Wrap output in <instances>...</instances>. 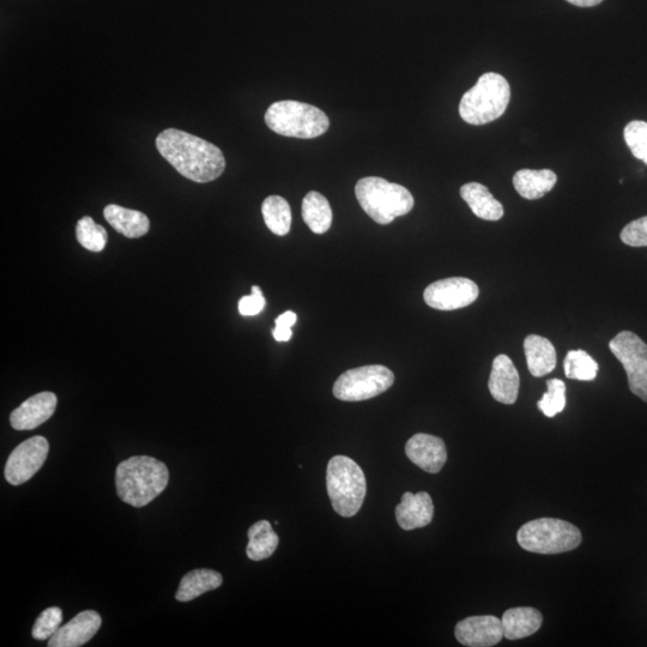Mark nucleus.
<instances>
[{"label":"nucleus","instance_id":"obj_1","mask_svg":"<svg viewBox=\"0 0 647 647\" xmlns=\"http://www.w3.org/2000/svg\"><path fill=\"white\" fill-rule=\"evenodd\" d=\"M156 148L183 177L195 183H210L226 169L221 149L191 133L177 129L162 131L156 138Z\"/></svg>","mask_w":647,"mask_h":647},{"label":"nucleus","instance_id":"obj_2","mask_svg":"<svg viewBox=\"0 0 647 647\" xmlns=\"http://www.w3.org/2000/svg\"><path fill=\"white\" fill-rule=\"evenodd\" d=\"M168 482L167 465L153 457H131L117 468L118 497L133 507L147 506L165 491Z\"/></svg>","mask_w":647,"mask_h":647},{"label":"nucleus","instance_id":"obj_3","mask_svg":"<svg viewBox=\"0 0 647 647\" xmlns=\"http://www.w3.org/2000/svg\"><path fill=\"white\" fill-rule=\"evenodd\" d=\"M355 196L365 213L383 226L409 214L415 204L413 195L404 186L378 177L360 179Z\"/></svg>","mask_w":647,"mask_h":647},{"label":"nucleus","instance_id":"obj_4","mask_svg":"<svg viewBox=\"0 0 647 647\" xmlns=\"http://www.w3.org/2000/svg\"><path fill=\"white\" fill-rule=\"evenodd\" d=\"M511 88L504 76L487 72L463 95L459 114L465 123L486 125L499 119L510 104Z\"/></svg>","mask_w":647,"mask_h":647},{"label":"nucleus","instance_id":"obj_5","mask_svg":"<svg viewBox=\"0 0 647 647\" xmlns=\"http://www.w3.org/2000/svg\"><path fill=\"white\" fill-rule=\"evenodd\" d=\"M326 488L332 507L342 517H354L366 498L367 483L359 464L346 456L330 459Z\"/></svg>","mask_w":647,"mask_h":647},{"label":"nucleus","instance_id":"obj_6","mask_svg":"<svg viewBox=\"0 0 647 647\" xmlns=\"http://www.w3.org/2000/svg\"><path fill=\"white\" fill-rule=\"evenodd\" d=\"M265 123L278 135L311 139L324 135L330 126L328 116L319 108L299 101H278L265 113Z\"/></svg>","mask_w":647,"mask_h":647},{"label":"nucleus","instance_id":"obj_7","mask_svg":"<svg viewBox=\"0 0 647 647\" xmlns=\"http://www.w3.org/2000/svg\"><path fill=\"white\" fill-rule=\"evenodd\" d=\"M582 540V531L576 525L556 518L531 520L517 534L519 546L526 552L544 555L571 552Z\"/></svg>","mask_w":647,"mask_h":647},{"label":"nucleus","instance_id":"obj_8","mask_svg":"<svg viewBox=\"0 0 647 647\" xmlns=\"http://www.w3.org/2000/svg\"><path fill=\"white\" fill-rule=\"evenodd\" d=\"M395 383V374L388 367L371 365L344 372L336 380L334 395L343 402L367 401L382 395Z\"/></svg>","mask_w":647,"mask_h":647},{"label":"nucleus","instance_id":"obj_9","mask_svg":"<svg viewBox=\"0 0 647 647\" xmlns=\"http://www.w3.org/2000/svg\"><path fill=\"white\" fill-rule=\"evenodd\" d=\"M627 373L633 395L647 403V344L631 331H621L609 343Z\"/></svg>","mask_w":647,"mask_h":647},{"label":"nucleus","instance_id":"obj_10","mask_svg":"<svg viewBox=\"0 0 647 647\" xmlns=\"http://www.w3.org/2000/svg\"><path fill=\"white\" fill-rule=\"evenodd\" d=\"M479 294V286L474 281L465 277H451L429 284L423 299L434 310L455 311L473 304Z\"/></svg>","mask_w":647,"mask_h":647},{"label":"nucleus","instance_id":"obj_11","mask_svg":"<svg viewBox=\"0 0 647 647\" xmlns=\"http://www.w3.org/2000/svg\"><path fill=\"white\" fill-rule=\"evenodd\" d=\"M50 445L44 437H33L18 445L5 465V479L12 486H21L38 473L45 464Z\"/></svg>","mask_w":647,"mask_h":647},{"label":"nucleus","instance_id":"obj_12","mask_svg":"<svg viewBox=\"0 0 647 647\" xmlns=\"http://www.w3.org/2000/svg\"><path fill=\"white\" fill-rule=\"evenodd\" d=\"M455 636L464 646H495L504 638L503 622L493 615L470 616L458 622Z\"/></svg>","mask_w":647,"mask_h":647},{"label":"nucleus","instance_id":"obj_13","mask_svg":"<svg viewBox=\"0 0 647 647\" xmlns=\"http://www.w3.org/2000/svg\"><path fill=\"white\" fill-rule=\"evenodd\" d=\"M409 461L429 474H438L447 461V450L443 439L431 434H415L405 445Z\"/></svg>","mask_w":647,"mask_h":647},{"label":"nucleus","instance_id":"obj_14","mask_svg":"<svg viewBox=\"0 0 647 647\" xmlns=\"http://www.w3.org/2000/svg\"><path fill=\"white\" fill-rule=\"evenodd\" d=\"M58 399L53 392H40L24 401L10 415L11 427L16 431H32L50 420L56 411Z\"/></svg>","mask_w":647,"mask_h":647},{"label":"nucleus","instance_id":"obj_15","mask_svg":"<svg viewBox=\"0 0 647 647\" xmlns=\"http://www.w3.org/2000/svg\"><path fill=\"white\" fill-rule=\"evenodd\" d=\"M102 625L100 614L86 610L77 614L68 624L59 628L48 642L50 647H80L87 644L99 632Z\"/></svg>","mask_w":647,"mask_h":647},{"label":"nucleus","instance_id":"obj_16","mask_svg":"<svg viewBox=\"0 0 647 647\" xmlns=\"http://www.w3.org/2000/svg\"><path fill=\"white\" fill-rule=\"evenodd\" d=\"M519 373L509 356L501 354L493 361L488 388L495 401L515 404L519 393Z\"/></svg>","mask_w":647,"mask_h":647},{"label":"nucleus","instance_id":"obj_17","mask_svg":"<svg viewBox=\"0 0 647 647\" xmlns=\"http://www.w3.org/2000/svg\"><path fill=\"white\" fill-rule=\"evenodd\" d=\"M434 505L427 492L404 493L401 504L397 506V523L405 531L425 528L432 523Z\"/></svg>","mask_w":647,"mask_h":647},{"label":"nucleus","instance_id":"obj_18","mask_svg":"<svg viewBox=\"0 0 647 647\" xmlns=\"http://www.w3.org/2000/svg\"><path fill=\"white\" fill-rule=\"evenodd\" d=\"M104 216L106 221L126 238H142L145 234H148L150 229V221L147 215L138 210L120 207L117 204L107 205Z\"/></svg>","mask_w":647,"mask_h":647},{"label":"nucleus","instance_id":"obj_19","mask_svg":"<svg viewBox=\"0 0 647 647\" xmlns=\"http://www.w3.org/2000/svg\"><path fill=\"white\" fill-rule=\"evenodd\" d=\"M461 196L479 219L486 221L503 219L505 213L503 204L494 198L485 185L465 184L461 187Z\"/></svg>","mask_w":647,"mask_h":647},{"label":"nucleus","instance_id":"obj_20","mask_svg":"<svg viewBox=\"0 0 647 647\" xmlns=\"http://www.w3.org/2000/svg\"><path fill=\"white\" fill-rule=\"evenodd\" d=\"M504 637L519 640L532 636L540 630L543 616L540 610L531 607H517L506 610L503 619Z\"/></svg>","mask_w":647,"mask_h":647},{"label":"nucleus","instance_id":"obj_21","mask_svg":"<svg viewBox=\"0 0 647 647\" xmlns=\"http://www.w3.org/2000/svg\"><path fill=\"white\" fill-rule=\"evenodd\" d=\"M524 350L529 372L536 378L547 376L556 367V352L553 343L542 336L525 338Z\"/></svg>","mask_w":647,"mask_h":647},{"label":"nucleus","instance_id":"obj_22","mask_svg":"<svg viewBox=\"0 0 647 647\" xmlns=\"http://www.w3.org/2000/svg\"><path fill=\"white\" fill-rule=\"evenodd\" d=\"M556 183H558V177L550 169H541V171L522 169L513 177L515 189L520 196L529 199V201H535V199L546 196L548 192L554 189Z\"/></svg>","mask_w":647,"mask_h":647},{"label":"nucleus","instance_id":"obj_23","mask_svg":"<svg viewBox=\"0 0 647 647\" xmlns=\"http://www.w3.org/2000/svg\"><path fill=\"white\" fill-rule=\"evenodd\" d=\"M223 583L221 573L208 568L191 571L181 579L175 598L179 602H190L205 592L219 589Z\"/></svg>","mask_w":647,"mask_h":647},{"label":"nucleus","instance_id":"obj_24","mask_svg":"<svg viewBox=\"0 0 647 647\" xmlns=\"http://www.w3.org/2000/svg\"><path fill=\"white\" fill-rule=\"evenodd\" d=\"M302 219L314 234H325L332 225L331 205L322 193L308 192L302 201Z\"/></svg>","mask_w":647,"mask_h":647},{"label":"nucleus","instance_id":"obj_25","mask_svg":"<svg viewBox=\"0 0 647 647\" xmlns=\"http://www.w3.org/2000/svg\"><path fill=\"white\" fill-rule=\"evenodd\" d=\"M247 535H249V544H247L246 554L253 561L269 559L276 552L280 542V538L268 520H259L253 524Z\"/></svg>","mask_w":647,"mask_h":647},{"label":"nucleus","instance_id":"obj_26","mask_svg":"<svg viewBox=\"0 0 647 647\" xmlns=\"http://www.w3.org/2000/svg\"><path fill=\"white\" fill-rule=\"evenodd\" d=\"M265 225L278 237H284L292 228V209L286 199L280 196H270L262 205Z\"/></svg>","mask_w":647,"mask_h":647},{"label":"nucleus","instance_id":"obj_27","mask_svg":"<svg viewBox=\"0 0 647 647\" xmlns=\"http://www.w3.org/2000/svg\"><path fill=\"white\" fill-rule=\"evenodd\" d=\"M564 370L568 379L592 382L597 377L598 364L585 350H571L564 361Z\"/></svg>","mask_w":647,"mask_h":647},{"label":"nucleus","instance_id":"obj_28","mask_svg":"<svg viewBox=\"0 0 647 647\" xmlns=\"http://www.w3.org/2000/svg\"><path fill=\"white\" fill-rule=\"evenodd\" d=\"M76 237L84 249L92 252L104 251L108 241L106 229L89 216L77 222Z\"/></svg>","mask_w":647,"mask_h":647},{"label":"nucleus","instance_id":"obj_29","mask_svg":"<svg viewBox=\"0 0 647 647\" xmlns=\"http://www.w3.org/2000/svg\"><path fill=\"white\" fill-rule=\"evenodd\" d=\"M548 391L538 401L537 407L547 417H554L566 408V385L560 379L547 382Z\"/></svg>","mask_w":647,"mask_h":647},{"label":"nucleus","instance_id":"obj_30","mask_svg":"<svg viewBox=\"0 0 647 647\" xmlns=\"http://www.w3.org/2000/svg\"><path fill=\"white\" fill-rule=\"evenodd\" d=\"M63 624V610L59 607H51L44 610L36 619L32 636L36 640H47L57 633Z\"/></svg>","mask_w":647,"mask_h":647},{"label":"nucleus","instance_id":"obj_31","mask_svg":"<svg viewBox=\"0 0 647 647\" xmlns=\"http://www.w3.org/2000/svg\"><path fill=\"white\" fill-rule=\"evenodd\" d=\"M624 136L631 153L647 165V123L634 120L626 126Z\"/></svg>","mask_w":647,"mask_h":647},{"label":"nucleus","instance_id":"obj_32","mask_svg":"<svg viewBox=\"0 0 647 647\" xmlns=\"http://www.w3.org/2000/svg\"><path fill=\"white\" fill-rule=\"evenodd\" d=\"M622 243L632 247H647V216L628 223L621 232Z\"/></svg>","mask_w":647,"mask_h":647},{"label":"nucleus","instance_id":"obj_33","mask_svg":"<svg viewBox=\"0 0 647 647\" xmlns=\"http://www.w3.org/2000/svg\"><path fill=\"white\" fill-rule=\"evenodd\" d=\"M266 301L258 286L252 287V294L244 296L239 301V312L241 316H257L260 312L264 311Z\"/></svg>","mask_w":647,"mask_h":647},{"label":"nucleus","instance_id":"obj_34","mask_svg":"<svg viewBox=\"0 0 647 647\" xmlns=\"http://www.w3.org/2000/svg\"><path fill=\"white\" fill-rule=\"evenodd\" d=\"M272 335L277 342H288L293 336L292 328H286V326L276 325Z\"/></svg>","mask_w":647,"mask_h":647},{"label":"nucleus","instance_id":"obj_35","mask_svg":"<svg viewBox=\"0 0 647 647\" xmlns=\"http://www.w3.org/2000/svg\"><path fill=\"white\" fill-rule=\"evenodd\" d=\"M296 319H298L296 318V314L292 311H288L282 313L281 316H278L275 324L286 326V328H293L294 324L296 323Z\"/></svg>","mask_w":647,"mask_h":647},{"label":"nucleus","instance_id":"obj_36","mask_svg":"<svg viewBox=\"0 0 647 647\" xmlns=\"http://www.w3.org/2000/svg\"><path fill=\"white\" fill-rule=\"evenodd\" d=\"M567 2L580 6V8H592V6L601 4L603 0H567Z\"/></svg>","mask_w":647,"mask_h":647}]
</instances>
